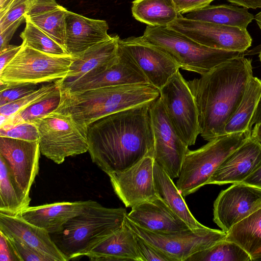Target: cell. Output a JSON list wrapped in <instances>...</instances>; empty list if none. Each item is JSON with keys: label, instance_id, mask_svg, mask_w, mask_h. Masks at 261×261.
<instances>
[{"label": "cell", "instance_id": "obj_1", "mask_svg": "<svg viewBox=\"0 0 261 261\" xmlns=\"http://www.w3.org/2000/svg\"><path fill=\"white\" fill-rule=\"evenodd\" d=\"M151 103L107 115L87 127L91 159L108 175L125 171L146 156H153Z\"/></svg>", "mask_w": 261, "mask_h": 261}, {"label": "cell", "instance_id": "obj_2", "mask_svg": "<svg viewBox=\"0 0 261 261\" xmlns=\"http://www.w3.org/2000/svg\"><path fill=\"white\" fill-rule=\"evenodd\" d=\"M252 60L240 56L187 81L198 113L200 135L210 141L225 134L226 123L243 97L253 75Z\"/></svg>", "mask_w": 261, "mask_h": 261}, {"label": "cell", "instance_id": "obj_3", "mask_svg": "<svg viewBox=\"0 0 261 261\" xmlns=\"http://www.w3.org/2000/svg\"><path fill=\"white\" fill-rule=\"evenodd\" d=\"M55 111L70 114L87 134L95 121L114 113L150 103L160 97L158 89L150 84L99 88L80 92L62 91Z\"/></svg>", "mask_w": 261, "mask_h": 261}, {"label": "cell", "instance_id": "obj_4", "mask_svg": "<svg viewBox=\"0 0 261 261\" xmlns=\"http://www.w3.org/2000/svg\"><path fill=\"white\" fill-rule=\"evenodd\" d=\"M126 214L124 208H108L90 200L81 213L65 224L62 231L50 235L68 260L86 256L122 226Z\"/></svg>", "mask_w": 261, "mask_h": 261}, {"label": "cell", "instance_id": "obj_5", "mask_svg": "<svg viewBox=\"0 0 261 261\" xmlns=\"http://www.w3.org/2000/svg\"><path fill=\"white\" fill-rule=\"evenodd\" d=\"M142 37L167 51L179 68L202 75L220 64L244 53L229 51L204 46L168 27L147 25Z\"/></svg>", "mask_w": 261, "mask_h": 261}, {"label": "cell", "instance_id": "obj_6", "mask_svg": "<svg viewBox=\"0 0 261 261\" xmlns=\"http://www.w3.org/2000/svg\"><path fill=\"white\" fill-rule=\"evenodd\" d=\"M251 133L246 131L224 134L210 140L197 149H188L176 183L183 197L206 185L221 163L244 143Z\"/></svg>", "mask_w": 261, "mask_h": 261}, {"label": "cell", "instance_id": "obj_7", "mask_svg": "<svg viewBox=\"0 0 261 261\" xmlns=\"http://www.w3.org/2000/svg\"><path fill=\"white\" fill-rule=\"evenodd\" d=\"M33 123L38 130L41 153L55 163L88 151L87 133L70 114L54 111Z\"/></svg>", "mask_w": 261, "mask_h": 261}, {"label": "cell", "instance_id": "obj_8", "mask_svg": "<svg viewBox=\"0 0 261 261\" xmlns=\"http://www.w3.org/2000/svg\"><path fill=\"white\" fill-rule=\"evenodd\" d=\"M73 57L47 54L21 44L12 60L0 72V83L36 84L64 79Z\"/></svg>", "mask_w": 261, "mask_h": 261}, {"label": "cell", "instance_id": "obj_9", "mask_svg": "<svg viewBox=\"0 0 261 261\" xmlns=\"http://www.w3.org/2000/svg\"><path fill=\"white\" fill-rule=\"evenodd\" d=\"M125 223L139 238L155 247L172 261H186L193 254L225 240L227 233L205 226L173 233H157L140 227L126 216Z\"/></svg>", "mask_w": 261, "mask_h": 261}, {"label": "cell", "instance_id": "obj_10", "mask_svg": "<svg viewBox=\"0 0 261 261\" xmlns=\"http://www.w3.org/2000/svg\"><path fill=\"white\" fill-rule=\"evenodd\" d=\"M159 91L174 129L188 147L194 145L200 135L198 113L187 81L178 70Z\"/></svg>", "mask_w": 261, "mask_h": 261}, {"label": "cell", "instance_id": "obj_11", "mask_svg": "<svg viewBox=\"0 0 261 261\" xmlns=\"http://www.w3.org/2000/svg\"><path fill=\"white\" fill-rule=\"evenodd\" d=\"M167 27L208 47L244 53L252 44L246 29L190 20L182 15Z\"/></svg>", "mask_w": 261, "mask_h": 261}, {"label": "cell", "instance_id": "obj_12", "mask_svg": "<svg viewBox=\"0 0 261 261\" xmlns=\"http://www.w3.org/2000/svg\"><path fill=\"white\" fill-rule=\"evenodd\" d=\"M154 161L173 179L179 176L188 146L171 124L160 97L150 105Z\"/></svg>", "mask_w": 261, "mask_h": 261}, {"label": "cell", "instance_id": "obj_13", "mask_svg": "<svg viewBox=\"0 0 261 261\" xmlns=\"http://www.w3.org/2000/svg\"><path fill=\"white\" fill-rule=\"evenodd\" d=\"M118 45L135 62L149 84L159 90L179 69L167 51L142 36L120 39Z\"/></svg>", "mask_w": 261, "mask_h": 261}, {"label": "cell", "instance_id": "obj_14", "mask_svg": "<svg viewBox=\"0 0 261 261\" xmlns=\"http://www.w3.org/2000/svg\"><path fill=\"white\" fill-rule=\"evenodd\" d=\"M40 154L39 140L0 137V155L6 161L18 191L27 199H31L30 191L38 173Z\"/></svg>", "mask_w": 261, "mask_h": 261}, {"label": "cell", "instance_id": "obj_15", "mask_svg": "<svg viewBox=\"0 0 261 261\" xmlns=\"http://www.w3.org/2000/svg\"><path fill=\"white\" fill-rule=\"evenodd\" d=\"M261 207V189L234 183L221 191L214 203L213 220L226 233Z\"/></svg>", "mask_w": 261, "mask_h": 261}, {"label": "cell", "instance_id": "obj_16", "mask_svg": "<svg viewBox=\"0 0 261 261\" xmlns=\"http://www.w3.org/2000/svg\"><path fill=\"white\" fill-rule=\"evenodd\" d=\"M154 160L147 156L128 169L108 174L114 192L126 207H132L156 198Z\"/></svg>", "mask_w": 261, "mask_h": 261}, {"label": "cell", "instance_id": "obj_17", "mask_svg": "<svg viewBox=\"0 0 261 261\" xmlns=\"http://www.w3.org/2000/svg\"><path fill=\"white\" fill-rule=\"evenodd\" d=\"M56 82L61 90L69 92L110 86L149 84L141 70L119 45L117 59L103 70L92 75H84L69 83L61 84Z\"/></svg>", "mask_w": 261, "mask_h": 261}, {"label": "cell", "instance_id": "obj_18", "mask_svg": "<svg viewBox=\"0 0 261 261\" xmlns=\"http://www.w3.org/2000/svg\"><path fill=\"white\" fill-rule=\"evenodd\" d=\"M261 166V144L251 137L219 166L206 185L242 182Z\"/></svg>", "mask_w": 261, "mask_h": 261}, {"label": "cell", "instance_id": "obj_19", "mask_svg": "<svg viewBox=\"0 0 261 261\" xmlns=\"http://www.w3.org/2000/svg\"><path fill=\"white\" fill-rule=\"evenodd\" d=\"M109 25L103 20L89 18L67 10L64 48L67 54L76 56L100 42L110 39Z\"/></svg>", "mask_w": 261, "mask_h": 261}, {"label": "cell", "instance_id": "obj_20", "mask_svg": "<svg viewBox=\"0 0 261 261\" xmlns=\"http://www.w3.org/2000/svg\"><path fill=\"white\" fill-rule=\"evenodd\" d=\"M126 217L147 230L173 233L190 229L159 196L132 207Z\"/></svg>", "mask_w": 261, "mask_h": 261}, {"label": "cell", "instance_id": "obj_21", "mask_svg": "<svg viewBox=\"0 0 261 261\" xmlns=\"http://www.w3.org/2000/svg\"><path fill=\"white\" fill-rule=\"evenodd\" d=\"M0 231L21 240L53 261L68 260L46 230L28 222L20 215L0 213Z\"/></svg>", "mask_w": 261, "mask_h": 261}, {"label": "cell", "instance_id": "obj_22", "mask_svg": "<svg viewBox=\"0 0 261 261\" xmlns=\"http://www.w3.org/2000/svg\"><path fill=\"white\" fill-rule=\"evenodd\" d=\"M89 201L60 202L30 206L20 216L28 222L46 230L50 234L59 233L68 221L84 210Z\"/></svg>", "mask_w": 261, "mask_h": 261}, {"label": "cell", "instance_id": "obj_23", "mask_svg": "<svg viewBox=\"0 0 261 261\" xmlns=\"http://www.w3.org/2000/svg\"><path fill=\"white\" fill-rule=\"evenodd\" d=\"M118 35L98 43L83 53L73 56L69 70L66 76L58 81L64 84L73 82L89 72L114 61L118 56Z\"/></svg>", "mask_w": 261, "mask_h": 261}, {"label": "cell", "instance_id": "obj_24", "mask_svg": "<svg viewBox=\"0 0 261 261\" xmlns=\"http://www.w3.org/2000/svg\"><path fill=\"white\" fill-rule=\"evenodd\" d=\"M91 261H141L137 236L125 224L86 255Z\"/></svg>", "mask_w": 261, "mask_h": 261}, {"label": "cell", "instance_id": "obj_25", "mask_svg": "<svg viewBox=\"0 0 261 261\" xmlns=\"http://www.w3.org/2000/svg\"><path fill=\"white\" fill-rule=\"evenodd\" d=\"M67 10L55 0H33L24 16L64 48Z\"/></svg>", "mask_w": 261, "mask_h": 261}, {"label": "cell", "instance_id": "obj_26", "mask_svg": "<svg viewBox=\"0 0 261 261\" xmlns=\"http://www.w3.org/2000/svg\"><path fill=\"white\" fill-rule=\"evenodd\" d=\"M153 177L158 196L191 229L196 230L205 227L199 222L191 214L173 179L155 161Z\"/></svg>", "mask_w": 261, "mask_h": 261}, {"label": "cell", "instance_id": "obj_27", "mask_svg": "<svg viewBox=\"0 0 261 261\" xmlns=\"http://www.w3.org/2000/svg\"><path fill=\"white\" fill-rule=\"evenodd\" d=\"M184 17L246 29L254 19V16L249 12L247 8L228 5H209L187 13Z\"/></svg>", "mask_w": 261, "mask_h": 261}, {"label": "cell", "instance_id": "obj_28", "mask_svg": "<svg viewBox=\"0 0 261 261\" xmlns=\"http://www.w3.org/2000/svg\"><path fill=\"white\" fill-rule=\"evenodd\" d=\"M225 240L241 246L251 260L261 258V207L235 224L227 233Z\"/></svg>", "mask_w": 261, "mask_h": 261}, {"label": "cell", "instance_id": "obj_29", "mask_svg": "<svg viewBox=\"0 0 261 261\" xmlns=\"http://www.w3.org/2000/svg\"><path fill=\"white\" fill-rule=\"evenodd\" d=\"M260 96L261 80L252 75L246 84L238 107L226 124L225 134L246 131L251 132L249 124Z\"/></svg>", "mask_w": 261, "mask_h": 261}, {"label": "cell", "instance_id": "obj_30", "mask_svg": "<svg viewBox=\"0 0 261 261\" xmlns=\"http://www.w3.org/2000/svg\"><path fill=\"white\" fill-rule=\"evenodd\" d=\"M132 13L137 20L153 27H167L179 15L172 0H135Z\"/></svg>", "mask_w": 261, "mask_h": 261}, {"label": "cell", "instance_id": "obj_31", "mask_svg": "<svg viewBox=\"0 0 261 261\" xmlns=\"http://www.w3.org/2000/svg\"><path fill=\"white\" fill-rule=\"evenodd\" d=\"M31 199L18 191L4 158L0 155V213L17 216L30 206Z\"/></svg>", "mask_w": 261, "mask_h": 261}, {"label": "cell", "instance_id": "obj_32", "mask_svg": "<svg viewBox=\"0 0 261 261\" xmlns=\"http://www.w3.org/2000/svg\"><path fill=\"white\" fill-rule=\"evenodd\" d=\"M249 254L237 244L222 240L193 254L186 261H251Z\"/></svg>", "mask_w": 261, "mask_h": 261}, {"label": "cell", "instance_id": "obj_33", "mask_svg": "<svg viewBox=\"0 0 261 261\" xmlns=\"http://www.w3.org/2000/svg\"><path fill=\"white\" fill-rule=\"evenodd\" d=\"M61 98V92L58 89L50 96L21 109L13 115L8 117L6 122L0 126L7 127L24 122L33 123L37 119L55 111Z\"/></svg>", "mask_w": 261, "mask_h": 261}, {"label": "cell", "instance_id": "obj_34", "mask_svg": "<svg viewBox=\"0 0 261 261\" xmlns=\"http://www.w3.org/2000/svg\"><path fill=\"white\" fill-rule=\"evenodd\" d=\"M22 44L35 49L55 55L68 54L64 48L28 19L20 35Z\"/></svg>", "mask_w": 261, "mask_h": 261}, {"label": "cell", "instance_id": "obj_35", "mask_svg": "<svg viewBox=\"0 0 261 261\" xmlns=\"http://www.w3.org/2000/svg\"><path fill=\"white\" fill-rule=\"evenodd\" d=\"M58 88L59 85L56 81L52 84L43 85L17 100L0 106V114L11 116L21 109L50 96Z\"/></svg>", "mask_w": 261, "mask_h": 261}, {"label": "cell", "instance_id": "obj_36", "mask_svg": "<svg viewBox=\"0 0 261 261\" xmlns=\"http://www.w3.org/2000/svg\"><path fill=\"white\" fill-rule=\"evenodd\" d=\"M0 137L34 141L39 140L37 126L34 123L24 122L15 125L0 127Z\"/></svg>", "mask_w": 261, "mask_h": 261}, {"label": "cell", "instance_id": "obj_37", "mask_svg": "<svg viewBox=\"0 0 261 261\" xmlns=\"http://www.w3.org/2000/svg\"><path fill=\"white\" fill-rule=\"evenodd\" d=\"M37 89L36 84L10 85L1 83L0 106L17 100Z\"/></svg>", "mask_w": 261, "mask_h": 261}, {"label": "cell", "instance_id": "obj_38", "mask_svg": "<svg viewBox=\"0 0 261 261\" xmlns=\"http://www.w3.org/2000/svg\"><path fill=\"white\" fill-rule=\"evenodd\" d=\"M33 0H14L7 9L0 14V32L25 16Z\"/></svg>", "mask_w": 261, "mask_h": 261}, {"label": "cell", "instance_id": "obj_39", "mask_svg": "<svg viewBox=\"0 0 261 261\" xmlns=\"http://www.w3.org/2000/svg\"><path fill=\"white\" fill-rule=\"evenodd\" d=\"M6 236L21 261H53L51 258L38 251L21 240Z\"/></svg>", "mask_w": 261, "mask_h": 261}, {"label": "cell", "instance_id": "obj_40", "mask_svg": "<svg viewBox=\"0 0 261 261\" xmlns=\"http://www.w3.org/2000/svg\"><path fill=\"white\" fill-rule=\"evenodd\" d=\"M137 247L141 261H172L160 250L137 236Z\"/></svg>", "mask_w": 261, "mask_h": 261}, {"label": "cell", "instance_id": "obj_41", "mask_svg": "<svg viewBox=\"0 0 261 261\" xmlns=\"http://www.w3.org/2000/svg\"><path fill=\"white\" fill-rule=\"evenodd\" d=\"M214 0H172L179 15L187 14L209 5Z\"/></svg>", "mask_w": 261, "mask_h": 261}, {"label": "cell", "instance_id": "obj_42", "mask_svg": "<svg viewBox=\"0 0 261 261\" xmlns=\"http://www.w3.org/2000/svg\"><path fill=\"white\" fill-rule=\"evenodd\" d=\"M0 261H21L8 237L1 231Z\"/></svg>", "mask_w": 261, "mask_h": 261}, {"label": "cell", "instance_id": "obj_43", "mask_svg": "<svg viewBox=\"0 0 261 261\" xmlns=\"http://www.w3.org/2000/svg\"><path fill=\"white\" fill-rule=\"evenodd\" d=\"M251 137L261 144V96L249 124Z\"/></svg>", "mask_w": 261, "mask_h": 261}, {"label": "cell", "instance_id": "obj_44", "mask_svg": "<svg viewBox=\"0 0 261 261\" xmlns=\"http://www.w3.org/2000/svg\"><path fill=\"white\" fill-rule=\"evenodd\" d=\"M25 21V16L22 17L0 32V51L5 48L19 25Z\"/></svg>", "mask_w": 261, "mask_h": 261}, {"label": "cell", "instance_id": "obj_45", "mask_svg": "<svg viewBox=\"0 0 261 261\" xmlns=\"http://www.w3.org/2000/svg\"><path fill=\"white\" fill-rule=\"evenodd\" d=\"M21 47L20 45H8L5 48L0 51V72L12 60Z\"/></svg>", "mask_w": 261, "mask_h": 261}, {"label": "cell", "instance_id": "obj_46", "mask_svg": "<svg viewBox=\"0 0 261 261\" xmlns=\"http://www.w3.org/2000/svg\"><path fill=\"white\" fill-rule=\"evenodd\" d=\"M242 182L261 189V166Z\"/></svg>", "mask_w": 261, "mask_h": 261}, {"label": "cell", "instance_id": "obj_47", "mask_svg": "<svg viewBox=\"0 0 261 261\" xmlns=\"http://www.w3.org/2000/svg\"><path fill=\"white\" fill-rule=\"evenodd\" d=\"M227 1L247 9L261 8V0H226Z\"/></svg>", "mask_w": 261, "mask_h": 261}, {"label": "cell", "instance_id": "obj_48", "mask_svg": "<svg viewBox=\"0 0 261 261\" xmlns=\"http://www.w3.org/2000/svg\"><path fill=\"white\" fill-rule=\"evenodd\" d=\"M14 0H0V14L5 12Z\"/></svg>", "mask_w": 261, "mask_h": 261}, {"label": "cell", "instance_id": "obj_49", "mask_svg": "<svg viewBox=\"0 0 261 261\" xmlns=\"http://www.w3.org/2000/svg\"><path fill=\"white\" fill-rule=\"evenodd\" d=\"M254 19L261 30V11L255 15Z\"/></svg>", "mask_w": 261, "mask_h": 261}, {"label": "cell", "instance_id": "obj_50", "mask_svg": "<svg viewBox=\"0 0 261 261\" xmlns=\"http://www.w3.org/2000/svg\"><path fill=\"white\" fill-rule=\"evenodd\" d=\"M259 58L260 61L261 62V49H260L259 54Z\"/></svg>", "mask_w": 261, "mask_h": 261}]
</instances>
